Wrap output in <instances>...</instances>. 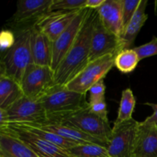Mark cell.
I'll list each match as a JSON object with an SVG mask.
<instances>
[{"mask_svg": "<svg viewBox=\"0 0 157 157\" xmlns=\"http://www.w3.org/2000/svg\"><path fill=\"white\" fill-rule=\"evenodd\" d=\"M98 15L97 10L89 9L75 43L55 71V86H66L90 63V41Z\"/></svg>", "mask_w": 157, "mask_h": 157, "instance_id": "6da1fadb", "label": "cell"}, {"mask_svg": "<svg viewBox=\"0 0 157 157\" xmlns=\"http://www.w3.org/2000/svg\"><path fill=\"white\" fill-rule=\"evenodd\" d=\"M86 95L72 91L65 86H54L39 101L47 112L48 121H52L88 107Z\"/></svg>", "mask_w": 157, "mask_h": 157, "instance_id": "7a4b0ae2", "label": "cell"}, {"mask_svg": "<svg viewBox=\"0 0 157 157\" xmlns=\"http://www.w3.org/2000/svg\"><path fill=\"white\" fill-rule=\"evenodd\" d=\"M15 42L8 52L2 55L1 72L21 84L26 69L34 64L31 50V30L16 33Z\"/></svg>", "mask_w": 157, "mask_h": 157, "instance_id": "3957f363", "label": "cell"}, {"mask_svg": "<svg viewBox=\"0 0 157 157\" xmlns=\"http://www.w3.org/2000/svg\"><path fill=\"white\" fill-rule=\"evenodd\" d=\"M53 0H20L16 11L6 26L15 34L31 30L50 12Z\"/></svg>", "mask_w": 157, "mask_h": 157, "instance_id": "277c9868", "label": "cell"}, {"mask_svg": "<svg viewBox=\"0 0 157 157\" xmlns=\"http://www.w3.org/2000/svg\"><path fill=\"white\" fill-rule=\"evenodd\" d=\"M48 122L59 123L75 127L83 133L101 140L107 144L112 133V128L109 124V121H104L91 113L89 110V106L76 113L61 117Z\"/></svg>", "mask_w": 157, "mask_h": 157, "instance_id": "5b68a950", "label": "cell"}, {"mask_svg": "<svg viewBox=\"0 0 157 157\" xmlns=\"http://www.w3.org/2000/svg\"><path fill=\"white\" fill-rule=\"evenodd\" d=\"M116 55L117 54H109L90 61L65 87L72 91L87 94L92 86L104 80L114 66Z\"/></svg>", "mask_w": 157, "mask_h": 157, "instance_id": "8992f818", "label": "cell"}, {"mask_svg": "<svg viewBox=\"0 0 157 157\" xmlns=\"http://www.w3.org/2000/svg\"><path fill=\"white\" fill-rule=\"evenodd\" d=\"M20 84L26 98L40 101L55 86V71L51 67L32 64L26 69Z\"/></svg>", "mask_w": 157, "mask_h": 157, "instance_id": "52a82bcc", "label": "cell"}, {"mask_svg": "<svg viewBox=\"0 0 157 157\" xmlns=\"http://www.w3.org/2000/svg\"><path fill=\"white\" fill-rule=\"evenodd\" d=\"M140 122L132 119L113 126L107 145L111 157H133Z\"/></svg>", "mask_w": 157, "mask_h": 157, "instance_id": "ba28073f", "label": "cell"}, {"mask_svg": "<svg viewBox=\"0 0 157 157\" xmlns=\"http://www.w3.org/2000/svg\"><path fill=\"white\" fill-rule=\"evenodd\" d=\"M9 124H41L48 121L47 112L39 101L25 96L6 110Z\"/></svg>", "mask_w": 157, "mask_h": 157, "instance_id": "9c48e42d", "label": "cell"}, {"mask_svg": "<svg viewBox=\"0 0 157 157\" xmlns=\"http://www.w3.org/2000/svg\"><path fill=\"white\" fill-rule=\"evenodd\" d=\"M89 9H83L75 17L71 24L56 38L52 41V68L56 71L65 55L75 43L85 18L88 13Z\"/></svg>", "mask_w": 157, "mask_h": 157, "instance_id": "30bf717a", "label": "cell"}, {"mask_svg": "<svg viewBox=\"0 0 157 157\" xmlns=\"http://www.w3.org/2000/svg\"><path fill=\"white\" fill-rule=\"evenodd\" d=\"M122 50L121 38L103 25L98 15L90 41V62L109 54L117 55Z\"/></svg>", "mask_w": 157, "mask_h": 157, "instance_id": "8fae6325", "label": "cell"}, {"mask_svg": "<svg viewBox=\"0 0 157 157\" xmlns=\"http://www.w3.org/2000/svg\"><path fill=\"white\" fill-rule=\"evenodd\" d=\"M0 133L12 135L18 138L38 157H72L61 147L11 125L0 128Z\"/></svg>", "mask_w": 157, "mask_h": 157, "instance_id": "7c38bea8", "label": "cell"}, {"mask_svg": "<svg viewBox=\"0 0 157 157\" xmlns=\"http://www.w3.org/2000/svg\"><path fill=\"white\" fill-rule=\"evenodd\" d=\"M81 10L49 12L40 19L35 27L54 41L71 24Z\"/></svg>", "mask_w": 157, "mask_h": 157, "instance_id": "4fadbf2b", "label": "cell"}, {"mask_svg": "<svg viewBox=\"0 0 157 157\" xmlns=\"http://www.w3.org/2000/svg\"><path fill=\"white\" fill-rule=\"evenodd\" d=\"M103 25L121 38L123 35V0H106L97 9Z\"/></svg>", "mask_w": 157, "mask_h": 157, "instance_id": "5bb4252c", "label": "cell"}, {"mask_svg": "<svg viewBox=\"0 0 157 157\" xmlns=\"http://www.w3.org/2000/svg\"><path fill=\"white\" fill-rule=\"evenodd\" d=\"M25 125H27V124H25ZM29 126H33L41 130L52 132L64 139L74 141L78 144H99V145L104 146L106 148H107V145H108L107 143L93 137L90 135L86 134L75 127L59 124V123L46 122L41 124H30Z\"/></svg>", "mask_w": 157, "mask_h": 157, "instance_id": "9a60e30c", "label": "cell"}, {"mask_svg": "<svg viewBox=\"0 0 157 157\" xmlns=\"http://www.w3.org/2000/svg\"><path fill=\"white\" fill-rule=\"evenodd\" d=\"M133 157H157V127L140 122Z\"/></svg>", "mask_w": 157, "mask_h": 157, "instance_id": "2e32d148", "label": "cell"}, {"mask_svg": "<svg viewBox=\"0 0 157 157\" xmlns=\"http://www.w3.org/2000/svg\"><path fill=\"white\" fill-rule=\"evenodd\" d=\"M31 50L34 64L52 67V41L36 27L32 29Z\"/></svg>", "mask_w": 157, "mask_h": 157, "instance_id": "e0dca14e", "label": "cell"}, {"mask_svg": "<svg viewBox=\"0 0 157 157\" xmlns=\"http://www.w3.org/2000/svg\"><path fill=\"white\" fill-rule=\"evenodd\" d=\"M147 4V0H141L134 15L124 30L121 38L123 50L130 49V47L133 44L138 33L148 18V15L146 13Z\"/></svg>", "mask_w": 157, "mask_h": 157, "instance_id": "ac0fdd59", "label": "cell"}, {"mask_svg": "<svg viewBox=\"0 0 157 157\" xmlns=\"http://www.w3.org/2000/svg\"><path fill=\"white\" fill-rule=\"evenodd\" d=\"M24 96L18 81L0 74V109L7 110Z\"/></svg>", "mask_w": 157, "mask_h": 157, "instance_id": "d6986e66", "label": "cell"}, {"mask_svg": "<svg viewBox=\"0 0 157 157\" xmlns=\"http://www.w3.org/2000/svg\"><path fill=\"white\" fill-rule=\"evenodd\" d=\"M0 157H38L20 140L0 133Z\"/></svg>", "mask_w": 157, "mask_h": 157, "instance_id": "ffe728a7", "label": "cell"}, {"mask_svg": "<svg viewBox=\"0 0 157 157\" xmlns=\"http://www.w3.org/2000/svg\"><path fill=\"white\" fill-rule=\"evenodd\" d=\"M9 125L16 127V128L20 129V130L29 132V133H32V134L35 135V136H38V137L41 138V139L44 140L52 143V144L61 147V149L64 150H69V149L80 144L78 143L64 139V138L61 137V136H58V135L55 134V133H52V132L46 131V130H41V129L33 127V126L25 125V124H9Z\"/></svg>", "mask_w": 157, "mask_h": 157, "instance_id": "44dd1931", "label": "cell"}, {"mask_svg": "<svg viewBox=\"0 0 157 157\" xmlns=\"http://www.w3.org/2000/svg\"><path fill=\"white\" fill-rule=\"evenodd\" d=\"M136 106V98L130 88H127L123 90L118 110L117 117L115 121L113 126L118 125L125 121L133 119L132 115L134 111Z\"/></svg>", "mask_w": 157, "mask_h": 157, "instance_id": "7402d4cb", "label": "cell"}, {"mask_svg": "<svg viewBox=\"0 0 157 157\" xmlns=\"http://www.w3.org/2000/svg\"><path fill=\"white\" fill-rule=\"evenodd\" d=\"M66 152L72 157H111L105 147L94 144H80Z\"/></svg>", "mask_w": 157, "mask_h": 157, "instance_id": "603a6c76", "label": "cell"}, {"mask_svg": "<svg viewBox=\"0 0 157 157\" xmlns=\"http://www.w3.org/2000/svg\"><path fill=\"white\" fill-rule=\"evenodd\" d=\"M140 61L134 49H124L115 57L114 66L124 74H128L135 70Z\"/></svg>", "mask_w": 157, "mask_h": 157, "instance_id": "cb8c5ba5", "label": "cell"}, {"mask_svg": "<svg viewBox=\"0 0 157 157\" xmlns=\"http://www.w3.org/2000/svg\"><path fill=\"white\" fill-rule=\"evenodd\" d=\"M87 0H53L50 12L52 11H73L84 9Z\"/></svg>", "mask_w": 157, "mask_h": 157, "instance_id": "d4e9b609", "label": "cell"}, {"mask_svg": "<svg viewBox=\"0 0 157 157\" xmlns=\"http://www.w3.org/2000/svg\"><path fill=\"white\" fill-rule=\"evenodd\" d=\"M140 2L141 0H123V33L134 15Z\"/></svg>", "mask_w": 157, "mask_h": 157, "instance_id": "484cf974", "label": "cell"}, {"mask_svg": "<svg viewBox=\"0 0 157 157\" xmlns=\"http://www.w3.org/2000/svg\"><path fill=\"white\" fill-rule=\"evenodd\" d=\"M133 49L137 53L140 60L157 55V37L153 36L151 41L148 43H146Z\"/></svg>", "mask_w": 157, "mask_h": 157, "instance_id": "4316f807", "label": "cell"}, {"mask_svg": "<svg viewBox=\"0 0 157 157\" xmlns=\"http://www.w3.org/2000/svg\"><path fill=\"white\" fill-rule=\"evenodd\" d=\"M15 42V35L10 29H2L0 35V49L2 55L9 50Z\"/></svg>", "mask_w": 157, "mask_h": 157, "instance_id": "83f0119b", "label": "cell"}, {"mask_svg": "<svg viewBox=\"0 0 157 157\" xmlns=\"http://www.w3.org/2000/svg\"><path fill=\"white\" fill-rule=\"evenodd\" d=\"M106 86L104 84V80H101L99 82L92 86L89 90V103L97 102V101L105 100Z\"/></svg>", "mask_w": 157, "mask_h": 157, "instance_id": "f1b7e54d", "label": "cell"}, {"mask_svg": "<svg viewBox=\"0 0 157 157\" xmlns=\"http://www.w3.org/2000/svg\"><path fill=\"white\" fill-rule=\"evenodd\" d=\"M89 110L99 117L102 118L104 121H108L107 104H106L105 100L94 103H89Z\"/></svg>", "mask_w": 157, "mask_h": 157, "instance_id": "f546056e", "label": "cell"}, {"mask_svg": "<svg viewBox=\"0 0 157 157\" xmlns=\"http://www.w3.org/2000/svg\"><path fill=\"white\" fill-rule=\"evenodd\" d=\"M146 105H148L153 110V113L151 116L148 117L142 124L146 126H150V127H157V104L153 103H146Z\"/></svg>", "mask_w": 157, "mask_h": 157, "instance_id": "4dcf8cb0", "label": "cell"}, {"mask_svg": "<svg viewBox=\"0 0 157 157\" xmlns=\"http://www.w3.org/2000/svg\"><path fill=\"white\" fill-rule=\"evenodd\" d=\"M106 0H87L84 5V9H90L97 10L99 9Z\"/></svg>", "mask_w": 157, "mask_h": 157, "instance_id": "1f68e13d", "label": "cell"}, {"mask_svg": "<svg viewBox=\"0 0 157 157\" xmlns=\"http://www.w3.org/2000/svg\"><path fill=\"white\" fill-rule=\"evenodd\" d=\"M9 124L7 112L4 109H0V128L6 127Z\"/></svg>", "mask_w": 157, "mask_h": 157, "instance_id": "d6a6232c", "label": "cell"}, {"mask_svg": "<svg viewBox=\"0 0 157 157\" xmlns=\"http://www.w3.org/2000/svg\"><path fill=\"white\" fill-rule=\"evenodd\" d=\"M155 13L157 15V1L155 2Z\"/></svg>", "mask_w": 157, "mask_h": 157, "instance_id": "836d02e7", "label": "cell"}]
</instances>
